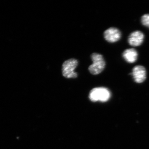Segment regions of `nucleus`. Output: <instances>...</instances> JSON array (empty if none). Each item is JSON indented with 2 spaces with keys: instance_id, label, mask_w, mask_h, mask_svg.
I'll return each instance as SVG.
<instances>
[{
  "instance_id": "nucleus-4",
  "label": "nucleus",
  "mask_w": 149,
  "mask_h": 149,
  "mask_svg": "<svg viewBox=\"0 0 149 149\" xmlns=\"http://www.w3.org/2000/svg\"><path fill=\"white\" fill-rule=\"evenodd\" d=\"M104 38L110 43H114L120 40L121 37V32L115 27H110L105 31Z\"/></svg>"
},
{
  "instance_id": "nucleus-3",
  "label": "nucleus",
  "mask_w": 149,
  "mask_h": 149,
  "mask_svg": "<svg viewBox=\"0 0 149 149\" xmlns=\"http://www.w3.org/2000/svg\"><path fill=\"white\" fill-rule=\"evenodd\" d=\"M78 65V61L75 59L68 60L63 63L62 65V74L67 78H75L77 74L74 71Z\"/></svg>"
},
{
  "instance_id": "nucleus-5",
  "label": "nucleus",
  "mask_w": 149,
  "mask_h": 149,
  "mask_svg": "<svg viewBox=\"0 0 149 149\" xmlns=\"http://www.w3.org/2000/svg\"><path fill=\"white\" fill-rule=\"evenodd\" d=\"M132 74L136 83H142L146 78V70L142 65H136L133 68Z\"/></svg>"
},
{
  "instance_id": "nucleus-1",
  "label": "nucleus",
  "mask_w": 149,
  "mask_h": 149,
  "mask_svg": "<svg viewBox=\"0 0 149 149\" xmlns=\"http://www.w3.org/2000/svg\"><path fill=\"white\" fill-rule=\"evenodd\" d=\"M91 58L93 63L89 66V71L94 75L100 74L105 67V61L103 56L100 54L94 53L91 55Z\"/></svg>"
},
{
  "instance_id": "nucleus-8",
  "label": "nucleus",
  "mask_w": 149,
  "mask_h": 149,
  "mask_svg": "<svg viewBox=\"0 0 149 149\" xmlns=\"http://www.w3.org/2000/svg\"><path fill=\"white\" fill-rule=\"evenodd\" d=\"M142 24L149 28V14L144 15L141 17Z\"/></svg>"
},
{
  "instance_id": "nucleus-6",
  "label": "nucleus",
  "mask_w": 149,
  "mask_h": 149,
  "mask_svg": "<svg viewBox=\"0 0 149 149\" xmlns=\"http://www.w3.org/2000/svg\"><path fill=\"white\" fill-rule=\"evenodd\" d=\"M144 35L141 31H134L131 33L128 38V42L130 45L138 47L142 45L143 42Z\"/></svg>"
},
{
  "instance_id": "nucleus-7",
  "label": "nucleus",
  "mask_w": 149,
  "mask_h": 149,
  "mask_svg": "<svg viewBox=\"0 0 149 149\" xmlns=\"http://www.w3.org/2000/svg\"><path fill=\"white\" fill-rule=\"evenodd\" d=\"M123 56L127 62L133 63L138 58V54L135 49L131 48L125 50L123 54Z\"/></svg>"
},
{
  "instance_id": "nucleus-2",
  "label": "nucleus",
  "mask_w": 149,
  "mask_h": 149,
  "mask_svg": "<svg viewBox=\"0 0 149 149\" xmlns=\"http://www.w3.org/2000/svg\"><path fill=\"white\" fill-rule=\"evenodd\" d=\"M110 97L109 91L105 88H94L90 92V100L93 102H105L109 100Z\"/></svg>"
}]
</instances>
